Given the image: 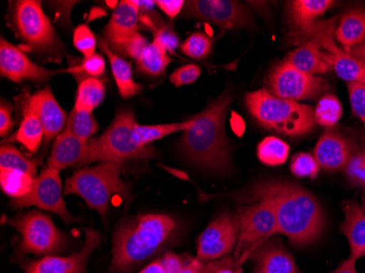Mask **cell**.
Masks as SVG:
<instances>
[{"mask_svg": "<svg viewBox=\"0 0 365 273\" xmlns=\"http://www.w3.org/2000/svg\"><path fill=\"white\" fill-rule=\"evenodd\" d=\"M237 215L240 232L235 259L241 267L258 247L280 231L274 209L266 201L257 200L248 206H241Z\"/></svg>", "mask_w": 365, "mask_h": 273, "instance_id": "cell-9", "label": "cell"}, {"mask_svg": "<svg viewBox=\"0 0 365 273\" xmlns=\"http://www.w3.org/2000/svg\"><path fill=\"white\" fill-rule=\"evenodd\" d=\"M231 104V96L223 93L202 113L190 117L182 131L180 145L190 161L215 172L229 170V143L225 133V119Z\"/></svg>", "mask_w": 365, "mask_h": 273, "instance_id": "cell-2", "label": "cell"}, {"mask_svg": "<svg viewBox=\"0 0 365 273\" xmlns=\"http://www.w3.org/2000/svg\"><path fill=\"white\" fill-rule=\"evenodd\" d=\"M200 73H202V71H200L198 66L190 63V65L182 66V67L176 69L172 73L170 80L175 87H182V86L194 83L198 79Z\"/></svg>", "mask_w": 365, "mask_h": 273, "instance_id": "cell-44", "label": "cell"}, {"mask_svg": "<svg viewBox=\"0 0 365 273\" xmlns=\"http://www.w3.org/2000/svg\"><path fill=\"white\" fill-rule=\"evenodd\" d=\"M139 273H167L165 270H164L163 266H162L161 262L159 260H155V262H151L150 264H148L145 268H143V270Z\"/></svg>", "mask_w": 365, "mask_h": 273, "instance_id": "cell-52", "label": "cell"}, {"mask_svg": "<svg viewBox=\"0 0 365 273\" xmlns=\"http://www.w3.org/2000/svg\"><path fill=\"white\" fill-rule=\"evenodd\" d=\"M1 190L12 199L21 198L30 192L36 178L18 170L1 168L0 173Z\"/></svg>", "mask_w": 365, "mask_h": 273, "instance_id": "cell-31", "label": "cell"}, {"mask_svg": "<svg viewBox=\"0 0 365 273\" xmlns=\"http://www.w3.org/2000/svg\"><path fill=\"white\" fill-rule=\"evenodd\" d=\"M136 124V118L131 110H118L110 128L96 139L101 163L112 162L120 165L129 160L145 161L155 157V149L151 145L141 147L135 141Z\"/></svg>", "mask_w": 365, "mask_h": 273, "instance_id": "cell-8", "label": "cell"}, {"mask_svg": "<svg viewBox=\"0 0 365 273\" xmlns=\"http://www.w3.org/2000/svg\"><path fill=\"white\" fill-rule=\"evenodd\" d=\"M356 145L340 133L327 131L317 141L314 157L326 170H342L356 153Z\"/></svg>", "mask_w": 365, "mask_h": 273, "instance_id": "cell-18", "label": "cell"}, {"mask_svg": "<svg viewBox=\"0 0 365 273\" xmlns=\"http://www.w3.org/2000/svg\"><path fill=\"white\" fill-rule=\"evenodd\" d=\"M356 260L348 258V259L342 262L338 266V268L331 273H358L356 269Z\"/></svg>", "mask_w": 365, "mask_h": 273, "instance_id": "cell-50", "label": "cell"}, {"mask_svg": "<svg viewBox=\"0 0 365 273\" xmlns=\"http://www.w3.org/2000/svg\"><path fill=\"white\" fill-rule=\"evenodd\" d=\"M180 51L192 59H204L210 54L212 40L205 33H192L180 44Z\"/></svg>", "mask_w": 365, "mask_h": 273, "instance_id": "cell-36", "label": "cell"}, {"mask_svg": "<svg viewBox=\"0 0 365 273\" xmlns=\"http://www.w3.org/2000/svg\"><path fill=\"white\" fill-rule=\"evenodd\" d=\"M106 63L103 56L94 54L93 56L83 59L79 65H73L69 68L68 73L75 76L76 79L79 77H100L106 71Z\"/></svg>", "mask_w": 365, "mask_h": 273, "instance_id": "cell-37", "label": "cell"}, {"mask_svg": "<svg viewBox=\"0 0 365 273\" xmlns=\"http://www.w3.org/2000/svg\"><path fill=\"white\" fill-rule=\"evenodd\" d=\"M335 5L330 0H294L289 3V16L294 30L295 42H304L314 26L328 9Z\"/></svg>", "mask_w": 365, "mask_h": 273, "instance_id": "cell-20", "label": "cell"}, {"mask_svg": "<svg viewBox=\"0 0 365 273\" xmlns=\"http://www.w3.org/2000/svg\"><path fill=\"white\" fill-rule=\"evenodd\" d=\"M290 148L284 141L276 137H267L258 145L257 157L266 165L277 166L288 159Z\"/></svg>", "mask_w": 365, "mask_h": 273, "instance_id": "cell-33", "label": "cell"}, {"mask_svg": "<svg viewBox=\"0 0 365 273\" xmlns=\"http://www.w3.org/2000/svg\"><path fill=\"white\" fill-rule=\"evenodd\" d=\"M190 125V119L182 123L164 125H139L134 128L135 141L141 147H149L153 141L178 131H184Z\"/></svg>", "mask_w": 365, "mask_h": 273, "instance_id": "cell-30", "label": "cell"}, {"mask_svg": "<svg viewBox=\"0 0 365 273\" xmlns=\"http://www.w3.org/2000/svg\"><path fill=\"white\" fill-rule=\"evenodd\" d=\"M246 198L269 203L278 220L279 231L293 245L313 243L325 225L323 209L311 192L284 180H264L252 187Z\"/></svg>", "mask_w": 365, "mask_h": 273, "instance_id": "cell-1", "label": "cell"}, {"mask_svg": "<svg viewBox=\"0 0 365 273\" xmlns=\"http://www.w3.org/2000/svg\"><path fill=\"white\" fill-rule=\"evenodd\" d=\"M14 227L21 235L16 252L18 256L34 254L38 256H52L63 252L66 245L63 234L55 227L52 217L38 210L20 213L4 222Z\"/></svg>", "mask_w": 365, "mask_h": 273, "instance_id": "cell-7", "label": "cell"}, {"mask_svg": "<svg viewBox=\"0 0 365 273\" xmlns=\"http://www.w3.org/2000/svg\"><path fill=\"white\" fill-rule=\"evenodd\" d=\"M350 103H351L352 113L356 118L360 119L365 124V84L358 82L348 83Z\"/></svg>", "mask_w": 365, "mask_h": 273, "instance_id": "cell-42", "label": "cell"}, {"mask_svg": "<svg viewBox=\"0 0 365 273\" xmlns=\"http://www.w3.org/2000/svg\"><path fill=\"white\" fill-rule=\"evenodd\" d=\"M164 270L167 273H176L182 266H185L190 260L182 258L180 254L174 252H167L163 257L160 259Z\"/></svg>", "mask_w": 365, "mask_h": 273, "instance_id": "cell-46", "label": "cell"}, {"mask_svg": "<svg viewBox=\"0 0 365 273\" xmlns=\"http://www.w3.org/2000/svg\"><path fill=\"white\" fill-rule=\"evenodd\" d=\"M215 273H242L241 267L231 257L219 259L218 269Z\"/></svg>", "mask_w": 365, "mask_h": 273, "instance_id": "cell-48", "label": "cell"}, {"mask_svg": "<svg viewBox=\"0 0 365 273\" xmlns=\"http://www.w3.org/2000/svg\"><path fill=\"white\" fill-rule=\"evenodd\" d=\"M40 162L38 160L28 159L19 150L9 143H1L0 149V168L5 170H18L30 174L36 178V170Z\"/></svg>", "mask_w": 365, "mask_h": 273, "instance_id": "cell-32", "label": "cell"}, {"mask_svg": "<svg viewBox=\"0 0 365 273\" xmlns=\"http://www.w3.org/2000/svg\"><path fill=\"white\" fill-rule=\"evenodd\" d=\"M352 58L356 61L365 63V42L358 46L351 47V48L344 49Z\"/></svg>", "mask_w": 365, "mask_h": 273, "instance_id": "cell-51", "label": "cell"}, {"mask_svg": "<svg viewBox=\"0 0 365 273\" xmlns=\"http://www.w3.org/2000/svg\"><path fill=\"white\" fill-rule=\"evenodd\" d=\"M342 116V106L335 96L327 94L319 100L314 110L315 123L321 126H335Z\"/></svg>", "mask_w": 365, "mask_h": 273, "instance_id": "cell-35", "label": "cell"}, {"mask_svg": "<svg viewBox=\"0 0 365 273\" xmlns=\"http://www.w3.org/2000/svg\"><path fill=\"white\" fill-rule=\"evenodd\" d=\"M136 61L137 69L140 73L153 76V77L161 76L164 71H167L168 66L171 63V58L168 55L167 51H164L153 42L145 47Z\"/></svg>", "mask_w": 365, "mask_h": 273, "instance_id": "cell-29", "label": "cell"}, {"mask_svg": "<svg viewBox=\"0 0 365 273\" xmlns=\"http://www.w3.org/2000/svg\"><path fill=\"white\" fill-rule=\"evenodd\" d=\"M257 273H303L292 254L278 242H266L253 252Z\"/></svg>", "mask_w": 365, "mask_h": 273, "instance_id": "cell-22", "label": "cell"}, {"mask_svg": "<svg viewBox=\"0 0 365 273\" xmlns=\"http://www.w3.org/2000/svg\"><path fill=\"white\" fill-rule=\"evenodd\" d=\"M321 47L314 41H307L299 48L291 52L284 61L292 66L297 71L311 76L325 75L333 71L319 56Z\"/></svg>", "mask_w": 365, "mask_h": 273, "instance_id": "cell-25", "label": "cell"}, {"mask_svg": "<svg viewBox=\"0 0 365 273\" xmlns=\"http://www.w3.org/2000/svg\"><path fill=\"white\" fill-rule=\"evenodd\" d=\"M204 264L205 262L195 258V259H190L185 266H182L176 273H200Z\"/></svg>", "mask_w": 365, "mask_h": 273, "instance_id": "cell-49", "label": "cell"}, {"mask_svg": "<svg viewBox=\"0 0 365 273\" xmlns=\"http://www.w3.org/2000/svg\"><path fill=\"white\" fill-rule=\"evenodd\" d=\"M59 71H49L33 63L20 47L1 38L0 40V73L12 82L30 81L44 83Z\"/></svg>", "mask_w": 365, "mask_h": 273, "instance_id": "cell-15", "label": "cell"}, {"mask_svg": "<svg viewBox=\"0 0 365 273\" xmlns=\"http://www.w3.org/2000/svg\"><path fill=\"white\" fill-rule=\"evenodd\" d=\"M239 232L237 215L223 213L215 217L199 236L197 259L209 262L225 257L237 246Z\"/></svg>", "mask_w": 365, "mask_h": 273, "instance_id": "cell-13", "label": "cell"}, {"mask_svg": "<svg viewBox=\"0 0 365 273\" xmlns=\"http://www.w3.org/2000/svg\"><path fill=\"white\" fill-rule=\"evenodd\" d=\"M65 129L71 131L77 138L88 141L98 131V124L91 112L73 108Z\"/></svg>", "mask_w": 365, "mask_h": 273, "instance_id": "cell-34", "label": "cell"}, {"mask_svg": "<svg viewBox=\"0 0 365 273\" xmlns=\"http://www.w3.org/2000/svg\"><path fill=\"white\" fill-rule=\"evenodd\" d=\"M93 162H98L96 140H81L65 129L57 135L46 166L61 172L69 166L86 165Z\"/></svg>", "mask_w": 365, "mask_h": 273, "instance_id": "cell-17", "label": "cell"}, {"mask_svg": "<svg viewBox=\"0 0 365 273\" xmlns=\"http://www.w3.org/2000/svg\"><path fill=\"white\" fill-rule=\"evenodd\" d=\"M336 18L317 21L307 41H314L319 47V56L333 68L338 77L344 81L365 84V63L352 58L335 42Z\"/></svg>", "mask_w": 365, "mask_h": 273, "instance_id": "cell-10", "label": "cell"}, {"mask_svg": "<svg viewBox=\"0 0 365 273\" xmlns=\"http://www.w3.org/2000/svg\"><path fill=\"white\" fill-rule=\"evenodd\" d=\"M73 45L85 58L96 54V38L88 24H80L75 29Z\"/></svg>", "mask_w": 365, "mask_h": 273, "instance_id": "cell-39", "label": "cell"}, {"mask_svg": "<svg viewBox=\"0 0 365 273\" xmlns=\"http://www.w3.org/2000/svg\"><path fill=\"white\" fill-rule=\"evenodd\" d=\"M363 210H364V212H365V192H364V196H363Z\"/></svg>", "mask_w": 365, "mask_h": 273, "instance_id": "cell-54", "label": "cell"}, {"mask_svg": "<svg viewBox=\"0 0 365 273\" xmlns=\"http://www.w3.org/2000/svg\"><path fill=\"white\" fill-rule=\"evenodd\" d=\"M63 194L77 195L106 219L113 198H128L130 187L120 177V164L108 162L77 170L66 180Z\"/></svg>", "mask_w": 365, "mask_h": 273, "instance_id": "cell-5", "label": "cell"}, {"mask_svg": "<svg viewBox=\"0 0 365 273\" xmlns=\"http://www.w3.org/2000/svg\"><path fill=\"white\" fill-rule=\"evenodd\" d=\"M176 229L168 215H140L123 222L113 238L110 270L125 273L159 252Z\"/></svg>", "mask_w": 365, "mask_h": 273, "instance_id": "cell-3", "label": "cell"}, {"mask_svg": "<svg viewBox=\"0 0 365 273\" xmlns=\"http://www.w3.org/2000/svg\"><path fill=\"white\" fill-rule=\"evenodd\" d=\"M185 1L182 0H158L157 6L169 16L170 19H174L180 14L182 8L184 7Z\"/></svg>", "mask_w": 365, "mask_h": 273, "instance_id": "cell-47", "label": "cell"}, {"mask_svg": "<svg viewBox=\"0 0 365 273\" xmlns=\"http://www.w3.org/2000/svg\"><path fill=\"white\" fill-rule=\"evenodd\" d=\"M22 110L24 117L19 129L1 143H19L31 153H36L40 149L45 133L40 117L31 104L29 96H24Z\"/></svg>", "mask_w": 365, "mask_h": 273, "instance_id": "cell-24", "label": "cell"}, {"mask_svg": "<svg viewBox=\"0 0 365 273\" xmlns=\"http://www.w3.org/2000/svg\"><path fill=\"white\" fill-rule=\"evenodd\" d=\"M153 43L170 53H175L176 48L180 46L178 34L174 32L172 26L165 24L159 26L153 33Z\"/></svg>", "mask_w": 365, "mask_h": 273, "instance_id": "cell-43", "label": "cell"}, {"mask_svg": "<svg viewBox=\"0 0 365 273\" xmlns=\"http://www.w3.org/2000/svg\"><path fill=\"white\" fill-rule=\"evenodd\" d=\"M148 42L147 38L145 36H141L140 33H136L135 36H131L128 40L125 42L120 43L118 45H113L110 46L113 52L115 54H118V56H126L130 57V58H138L143 53L145 47L147 46Z\"/></svg>", "mask_w": 365, "mask_h": 273, "instance_id": "cell-40", "label": "cell"}, {"mask_svg": "<svg viewBox=\"0 0 365 273\" xmlns=\"http://www.w3.org/2000/svg\"><path fill=\"white\" fill-rule=\"evenodd\" d=\"M78 91L76 96L75 108L93 113L103 102L106 86L102 80L93 77L77 78Z\"/></svg>", "mask_w": 365, "mask_h": 273, "instance_id": "cell-28", "label": "cell"}, {"mask_svg": "<svg viewBox=\"0 0 365 273\" xmlns=\"http://www.w3.org/2000/svg\"><path fill=\"white\" fill-rule=\"evenodd\" d=\"M101 234L96 230H86V241L81 250L66 257L45 256L24 264L26 273H87L88 262L101 242Z\"/></svg>", "mask_w": 365, "mask_h": 273, "instance_id": "cell-16", "label": "cell"}, {"mask_svg": "<svg viewBox=\"0 0 365 273\" xmlns=\"http://www.w3.org/2000/svg\"><path fill=\"white\" fill-rule=\"evenodd\" d=\"M30 102L36 108L43 128H44L45 145L63 133L67 125V113L59 105L51 88H45L38 93L30 96Z\"/></svg>", "mask_w": 365, "mask_h": 273, "instance_id": "cell-19", "label": "cell"}, {"mask_svg": "<svg viewBox=\"0 0 365 273\" xmlns=\"http://www.w3.org/2000/svg\"><path fill=\"white\" fill-rule=\"evenodd\" d=\"M344 170L346 178L354 186L365 188V152L356 153Z\"/></svg>", "mask_w": 365, "mask_h": 273, "instance_id": "cell-41", "label": "cell"}, {"mask_svg": "<svg viewBox=\"0 0 365 273\" xmlns=\"http://www.w3.org/2000/svg\"><path fill=\"white\" fill-rule=\"evenodd\" d=\"M11 205L14 208L34 206L48 212L56 213L66 225L76 221V217L66 208L59 170L47 166L33 182L30 192L21 198L12 199Z\"/></svg>", "mask_w": 365, "mask_h": 273, "instance_id": "cell-11", "label": "cell"}, {"mask_svg": "<svg viewBox=\"0 0 365 273\" xmlns=\"http://www.w3.org/2000/svg\"><path fill=\"white\" fill-rule=\"evenodd\" d=\"M319 162L309 153H297L291 162V172L297 177L315 178L319 172Z\"/></svg>", "mask_w": 365, "mask_h": 273, "instance_id": "cell-38", "label": "cell"}, {"mask_svg": "<svg viewBox=\"0 0 365 273\" xmlns=\"http://www.w3.org/2000/svg\"><path fill=\"white\" fill-rule=\"evenodd\" d=\"M335 38L344 49L358 46L365 42V9H350L340 16Z\"/></svg>", "mask_w": 365, "mask_h": 273, "instance_id": "cell-27", "label": "cell"}, {"mask_svg": "<svg viewBox=\"0 0 365 273\" xmlns=\"http://www.w3.org/2000/svg\"><path fill=\"white\" fill-rule=\"evenodd\" d=\"M98 46L110 61L113 76H114L115 82L118 84V91L122 98H129L140 93L143 89H141V86L134 81L130 63L125 61L123 57L115 54L106 38H100Z\"/></svg>", "mask_w": 365, "mask_h": 273, "instance_id": "cell-26", "label": "cell"}, {"mask_svg": "<svg viewBox=\"0 0 365 273\" xmlns=\"http://www.w3.org/2000/svg\"><path fill=\"white\" fill-rule=\"evenodd\" d=\"M185 11L188 16L225 30L247 28L253 24V16L247 8L232 0H192L186 4Z\"/></svg>", "mask_w": 365, "mask_h": 273, "instance_id": "cell-14", "label": "cell"}, {"mask_svg": "<svg viewBox=\"0 0 365 273\" xmlns=\"http://www.w3.org/2000/svg\"><path fill=\"white\" fill-rule=\"evenodd\" d=\"M12 24L16 34L26 46L48 61H61L65 47L57 36L48 16L38 0H19L14 3Z\"/></svg>", "mask_w": 365, "mask_h": 273, "instance_id": "cell-6", "label": "cell"}, {"mask_svg": "<svg viewBox=\"0 0 365 273\" xmlns=\"http://www.w3.org/2000/svg\"><path fill=\"white\" fill-rule=\"evenodd\" d=\"M12 106L7 101L1 100L0 105V135L6 137L14 128L16 122L11 118Z\"/></svg>", "mask_w": 365, "mask_h": 273, "instance_id": "cell-45", "label": "cell"}, {"mask_svg": "<svg viewBox=\"0 0 365 273\" xmlns=\"http://www.w3.org/2000/svg\"><path fill=\"white\" fill-rule=\"evenodd\" d=\"M267 86V91L272 96L295 102L317 98L328 89L324 78L301 73L286 61L274 67Z\"/></svg>", "mask_w": 365, "mask_h": 273, "instance_id": "cell-12", "label": "cell"}, {"mask_svg": "<svg viewBox=\"0 0 365 273\" xmlns=\"http://www.w3.org/2000/svg\"><path fill=\"white\" fill-rule=\"evenodd\" d=\"M140 11L133 0L120 1L115 7L110 22L104 31V38L108 45H118L138 33Z\"/></svg>", "mask_w": 365, "mask_h": 273, "instance_id": "cell-21", "label": "cell"}, {"mask_svg": "<svg viewBox=\"0 0 365 273\" xmlns=\"http://www.w3.org/2000/svg\"><path fill=\"white\" fill-rule=\"evenodd\" d=\"M245 103L264 128L289 137L307 135L317 124L311 106L272 96L267 90L246 94Z\"/></svg>", "mask_w": 365, "mask_h": 273, "instance_id": "cell-4", "label": "cell"}, {"mask_svg": "<svg viewBox=\"0 0 365 273\" xmlns=\"http://www.w3.org/2000/svg\"><path fill=\"white\" fill-rule=\"evenodd\" d=\"M344 220L340 231L346 236L350 246V257L358 260L365 254V212L356 201L342 203Z\"/></svg>", "mask_w": 365, "mask_h": 273, "instance_id": "cell-23", "label": "cell"}, {"mask_svg": "<svg viewBox=\"0 0 365 273\" xmlns=\"http://www.w3.org/2000/svg\"><path fill=\"white\" fill-rule=\"evenodd\" d=\"M218 266L219 259L207 262V264H204V266H202V270H200V273H215V270L218 269Z\"/></svg>", "mask_w": 365, "mask_h": 273, "instance_id": "cell-53", "label": "cell"}]
</instances>
